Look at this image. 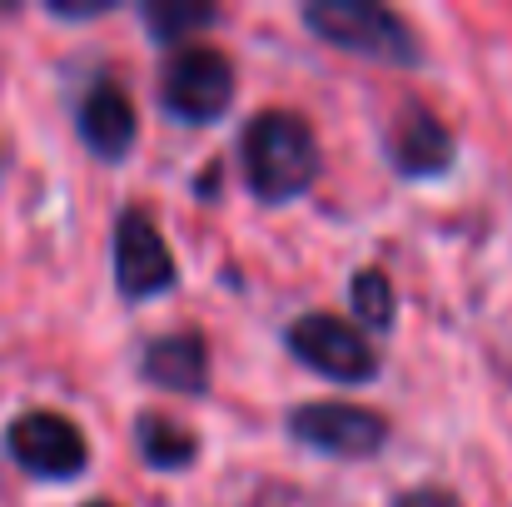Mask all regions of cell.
<instances>
[{
    "label": "cell",
    "mask_w": 512,
    "mask_h": 507,
    "mask_svg": "<svg viewBox=\"0 0 512 507\" xmlns=\"http://www.w3.org/2000/svg\"><path fill=\"white\" fill-rule=\"evenodd\" d=\"M90 507H110V503H90Z\"/></svg>",
    "instance_id": "9a60e30c"
},
{
    "label": "cell",
    "mask_w": 512,
    "mask_h": 507,
    "mask_svg": "<svg viewBox=\"0 0 512 507\" xmlns=\"http://www.w3.org/2000/svg\"><path fill=\"white\" fill-rule=\"evenodd\" d=\"M135 105H130V95L120 90V85H110V80H100L90 95H85V105H80V140L100 155V160H120L130 145H135Z\"/></svg>",
    "instance_id": "9c48e42d"
},
{
    "label": "cell",
    "mask_w": 512,
    "mask_h": 507,
    "mask_svg": "<svg viewBox=\"0 0 512 507\" xmlns=\"http://www.w3.org/2000/svg\"><path fill=\"white\" fill-rule=\"evenodd\" d=\"M289 428H294L299 443L334 453V458H368L388 438V423L373 408H358V403H304V408L289 413Z\"/></svg>",
    "instance_id": "8992f818"
},
{
    "label": "cell",
    "mask_w": 512,
    "mask_h": 507,
    "mask_svg": "<svg viewBox=\"0 0 512 507\" xmlns=\"http://www.w3.org/2000/svg\"><path fill=\"white\" fill-rule=\"evenodd\" d=\"M10 453L20 468L40 473V478H75L90 463V448L80 438V428L60 413H25L10 423Z\"/></svg>",
    "instance_id": "52a82bcc"
},
{
    "label": "cell",
    "mask_w": 512,
    "mask_h": 507,
    "mask_svg": "<svg viewBox=\"0 0 512 507\" xmlns=\"http://www.w3.org/2000/svg\"><path fill=\"white\" fill-rule=\"evenodd\" d=\"M393 507H463L448 488H413V493H403Z\"/></svg>",
    "instance_id": "5bb4252c"
},
{
    "label": "cell",
    "mask_w": 512,
    "mask_h": 507,
    "mask_svg": "<svg viewBox=\"0 0 512 507\" xmlns=\"http://www.w3.org/2000/svg\"><path fill=\"white\" fill-rule=\"evenodd\" d=\"M304 20H309L314 35H324L329 45L353 50V55L388 60V65H413L418 60L413 30L373 0H314V5H304Z\"/></svg>",
    "instance_id": "7a4b0ae2"
},
{
    "label": "cell",
    "mask_w": 512,
    "mask_h": 507,
    "mask_svg": "<svg viewBox=\"0 0 512 507\" xmlns=\"http://www.w3.org/2000/svg\"><path fill=\"white\" fill-rule=\"evenodd\" d=\"M353 314L373 329H388L393 324V284L383 279V269H358L353 274Z\"/></svg>",
    "instance_id": "4fadbf2b"
},
{
    "label": "cell",
    "mask_w": 512,
    "mask_h": 507,
    "mask_svg": "<svg viewBox=\"0 0 512 507\" xmlns=\"http://www.w3.org/2000/svg\"><path fill=\"white\" fill-rule=\"evenodd\" d=\"M234 100V65L214 45H184L160 70V105L184 125L219 120Z\"/></svg>",
    "instance_id": "3957f363"
},
{
    "label": "cell",
    "mask_w": 512,
    "mask_h": 507,
    "mask_svg": "<svg viewBox=\"0 0 512 507\" xmlns=\"http://www.w3.org/2000/svg\"><path fill=\"white\" fill-rule=\"evenodd\" d=\"M140 15H145V25H150L160 40H184L189 30H204V25H214V20H219V10H214V5H179V0L145 5Z\"/></svg>",
    "instance_id": "7c38bea8"
},
{
    "label": "cell",
    "mask_w": 512,
    "mask_h": 507,
    "mask_svg": "<svg viewBox=\"0 0 512 507\" xmlns=\"http://www.w3.org/2000/svg\"><path fill=\"white\" fill-rule=\"evenodd\" d=\"M135 433H140V453H145L150 468H189L194 453H199L194 433L174 418H160V413H145Z\"/></svg>",
    "instance_id": "8fae6325"
},
{
    "label": "cell",
    "mask_w": 512,
    "mask_h": 507,
    "mask_svg": "<svg viewBox=\"0 0 512 507\" xmlns=\"http://www.w3.org/2000/svg\"><path fill=\"white\" fill-rule=\"evenodd\" d=\"M388 160L398 174H443L453 165V135L443 130V120H433L423 105L398 110V120L388 125Z\"/></svg>",
    "instance_id": "ba28073f"
},
{
    "label": "cell",
    "mask_w": 512,
    "mask_h": 507,
    "mask_svg": "<svg viewBox=\"0 0 512 507\" xmlns=\"http://www.w3.org/2000/svg\"><path fill=\"white\" fill-rule=\"evenodd\" d=\"M289 348H294V358H304L314 373H324L334 383H363V378L378 373L368 338L334 314H304L289 329Z\"/></svg>",
    "instance_id": "277c9868"
},
{
    "label": "cell",
    "mask_w": 512,
    "mask_h": 507,
    "mask_svg": "<svg viewBox=\"0 0 512 507\" xmlns=\"http://www.w3.org/2000/svg\"><path fill=\"white\" fill-rule=\"evenodd\" d=\"M145 378L170 393H204L209 388V348L199 334H170L145 348Z\"/></svg>",
    "instance_id": "30bf717a"
},
{
    "label": "cell",
    "mask_w": 512,
    "mask_h": 507,
    "mask_svg": "<svg viewBox=\"0 0 512 507\" xmlns=\"http://www.w3.org/2000/svg\"><path fill=\"white\" fill-rule=\"evenodd\" d=\"M115 284L125 299H155L174 284V254L145 209L115 219Z\"/></svg>",
    "instance_id": "5b68a950"
},
{
    "label": "cell",
    "mask_w": 512,
    "mask_h": 507,
    "mask_svg": "<svg viewBox=\"0 0 512 507\" xmlns=\"http://www.w3.org/2000/svg\"><path fill=\"white\" fill-rule=\"evenodd\" d=\"M239 155H244L249 189L259 199H269V204L294 199V194H304L319 179V140L294 110H264L244 130Z\"/></svg>",
    "instance_id": "6da1fadb"
}]
</instances>
